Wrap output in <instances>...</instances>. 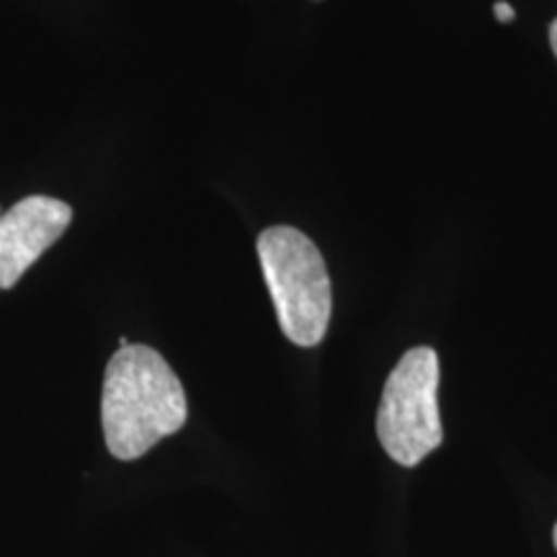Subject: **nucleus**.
Wrapping results in <instances>:
<instances>
[{
	"label": "nucleus",
	"instance_id": "obj_1",
	"mask_svg": "<svg viewBox=\"0 0 557 557\" xmlns=\"http://www.w3.org/2000/svg\"><path fill=\"white\" fill-rule=\"evenodd\" d=\"M186 393L156 348L129 344L109 359L101 393V426L111 455L132 462L160 438L184 429Z\"/></svg>",
	"mask_w": 557,
	"mask_h": 557
},
{
	"label": "nucleus",
	"instance_id": "obj_2",
	"mask_svg": "<svg viewBox=\"0 0 557 557\" xmlns=\"http://www.w3.org/2000/svg\"><path fill=\"white\" fill-rule=\"evenodd\" d=\"M259 261L278 329L295 346H318L331 323L333 292L315 243L295 227H269L259 238Z\"/></svg>",
	"mask_w": 557,
	"mask_h": 557
},
{
	"label": "nucleus",
	"instance_id": "obj_3",
	"mask_svg": "<svg viewBox=\"0 0 557 557\" xmlns=\"http://www.w3.org/2000/svg\"><path fill=\"white\" fill-rule=\"evenodd\" d=\"M438 357L434 348H410L389 372L377 410V436L389 459L416 468L423 457L442 447L444 429L438 418Z\"/></svg>",
	"mask_w": 557,
	"mask_h": 557
},
{
	"label": "nucleus",
	"instance_id": "obj_4",
	"mask_svg": "<svg viewBox=\"0 0 557 557\" xmlns=\"http://www.w3.org/2000/svg\"><path fill=\"white\" fill-rule=\"evenodd\" d=\"M73 209L52 197H26L0 214V289L16 287L26 269L70 227Z\"/></svg>",
	"mask_w": 557,
	"mask_h": 557
},
{
	"label": "nucleus",
	"instance_id": "obj_5",
	"mask_svg": "<svg viewBox=\"0 0 557 557\" xmlns=\"http://www.w3.org/2000/svg\"><path fill=\"white\" fill-rule=\"evenodd\" d=\"M493 13H496V18L500 21V24H511V21L517 18V11H513L508 3H504V0L493 5Z\"/></svg>",
	"mask_w": 557,
	"mask_h": 557
},
{
	"label": "nucleus",
	"instance_id": "obj_6",
	"mask_svg": "<svg viewBox=\"0 0 557 557\" xmlns=\"http://www.w3.org/2000/svg\"><path fill=\"white\" fill-rule=\"evenodd\" d=\"M549 45H553V52L557 58V18L553 21V24H549Z\"/></svg>",
	"mask_w": 557,
	"mask_h": 557
},
{
	"label": "nucleus",
	"instance_id": "obj_7",
	"mask_svg": "<svg viewBox=\"0 0 557 557\" xmlns=\"http://www.w3.org/2000/svg\"><path fill=\"white\" fill-rule=\"evenodd\" d=\"M553 540H555V547H557V524H555V534H553Z\"/></svg>",
	"mask_w": 557,
	"mask_h": 557
}]
</instances>
